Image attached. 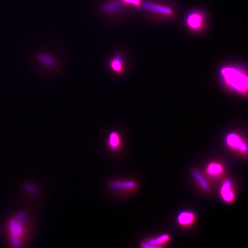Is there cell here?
Segmentation results:
<instances>
[{"label": "cell", "instance_id": "6da1fadb", "mask_svg": "<svg viewBox=\"0 0 248 248\" xmlns=\"http://www.w3.org/2000/svg\"><path fill=\"white\" fill-rule=\"evenodd\" d=\"M31 231V221L24 211L16 213L6 223L5 234L9 247L20 248L24 247Z\"/></svg>", "mask_w": 248, "mask_h": 248}, {"label": "cell", "instance_id": "7a4b0ae2", "mask_svg": "<svg viewBox=\"0 0 248 248\" xmlns=\"http://www.w3.org/2000/svg\"><path fill=\"white\" fill-rule=\"evenodd\" d=\"M221 74L226 85L241 93H247L248 88L247 75L243 71L234 67H224Z\"/></svg>", "mask_w": 248, "mask_h": 248}, {"label": "cell", "instance_id": "3957f363", "mask_svg": "<svg viewBox=\"0 0 248 248\" xmlns=\"http://www.w3.org/2000/svg\"><path fill=\"white\" fill-rule=\"evenodd\" d=\"M108 187L115 193L128 194L134 191L137 185L131 180H111L108 183Z\"/></svg>", "mask_w": 248, "mask_h": 248}, {"label": "cell", "instance_id": "277c9868", "mask_svg": "<svg viewBox=\"0 0 248 248\" xmlns=\"http://www.w3.org/2000/svg\"><path fill=\"white\" fill-rule=\"evenodd\" d=\"M226 143L229 147L235 149L242 153H247V145L243 141L240 136L235 133H231L228 135L226 139Z\"/></svg>", "mask_w": 248, "mask_h": 248}, {"label": "cell", "instance_id": "5b68a950", "mask_svg": "<svg viewBox=\"0 0 248 248\" xmlns=\"http://www.w3.org/2000/svg\"><path fill=\"white\" fill-rule=\"evenodd\" d=\"M170 240V235L164 234L156 238H151L141 244L142 248H160L163 247L164 245L168 243Z\"/></svg>", "mask_w": 248, "mask_h": 248}, {"label": "cell", "instance_id": "8992f818", "mask_svg": "<svg viewBox=\"0 0 248 248\" xmlns=\"http://www.w3.org/2000/svg\"><path fill=\"white\" fill-rule=\"evenodd\" d=\"M107 145L111 151H119L122 146V140L120 136L117 132H112L108 135Z\"/></svg>", "mask_w": 248, "mask_h": 248}, {"label": "cell", "instance_id": "52a82bcc", "mask_svg": "<svg viewBox=\"0 0 248 248\" xmlns=\"http://www.w3.org/2000/svg\"><path fill=\"white\" fill-rule=\"evenodd\" d=\"M203 18L202 15L199 12H194L189 15L187 18L188 26L193 30H198L202 26Z\"/></svg>", "mask_w": 248, "mask_h": 248}, {"label": "cell", "instance_id": "ba28073f", "mask_svg": "<svg viewBox=\"0 0 248 248\" xmlns=\"http://www.w3.org/2000/svg\"><path fill=\"white\" fill-rule=\"evenodd\" d=\"M221 194L222 199L226 202H232L234 199V193L232 188L231 181L226 180L223 184L221 189Z\"/></svg>", "mask_w": 248, "mask_h": 248}, {"label": "cell", "instance_id": "9c48e42d", "mask_svg": "<svg viewBox=\"0 0 248 248\" xmlns=\"http://www.w3.org/2000/svg\"><path fill=\"white\" fill-rule=\"evenodd\" d=\"M143 7L147 10L157 12V13L164 15H171L172 14L171 9L164 7V6L153 4V3H144Z\"/></svg>", "mask_w": 248, "mask_h": 248}, {"label": "cell", "instance_id": "30bf717a", "mask_svg": "<svg viewBox=\"0 0 248 248\" xmlns=\"http://www.w3.org/2000/svg\"><path fill=\"white\" fill-rule=\"evenodd\" d=\"M195 216L193 213L184 212L180 213L178 217L179 224L182 226H188L193 224Z\"/></svg>", "mask_w": 248, "mask_h": 248}, {"label": "cell", "instance_id": "8fae6325", "mask_svg": "<svg viewBox=\"0 0 248 248\" xmlns=\"http://www.w3.org/2000/svg\"><path fill=\"white\" fill-rule=\"evenodd\" d=\"M223 168L221 164L215 163H211L207 167V173L211 176H217L221 174Z\"/></svg>", "mask_w": 248, "mask_h": 248}, {"label": "cell", "instance_id": "7c38bea8", "mask_svg": "<svg viewBox=\"0 0 248 248\" xmlns=\"http://www.w3.org/2000/svg\"><path fill=\"white\" fill-rule=\"evenodd\" d=\"M193 175L195 179L197 180L198 183L201 185V187L204 189V190L207 191L209 190V186L207 182L204 180L203 176H202L201 173L198 170H194L193 171Z\"/></svg>", "mask_w": 248, "mask_h": 248}, {"label": "cell", "instance_id": "4fadbf2b", "mask_svg": "<svg viewBox=\"0 0 248 248\" xmlns=\"http://www.w3.org/2000/svg\"><path fill=\"white\" fill-rule=\"evenodd\" d=\"M120 7V4L119 2H113L110 3L109 4H108L105 7V9L107 11L111 12L116 9H119Z\"/></svg>", "mask_w": 248, "mask_h": 248}, {"label": "cell", "instance_id": "5bb4252c", "mask_svg": "<svg viewBox=\"0 0 248 248\" xmlns=\"http://www.w3.org/2000/svg\"><path fill=\"white\" fill-rule=\"evenodd\" d=\"M111 67L115 71H120L122 69V62L120 60V59H116L115 60L113 61L111 63Z\"/></svg>", "mask_w": 248, "mask_h": 248}, {"label": "cell", "instance_id": "9a60e30c", "mask_svg": "<svg viewBox=\"0 0 248 248\" xmlns=\"http://www.w3.org/2000/svg\"><path fill=\"white\" fill-rule=\"evenodd\" d=\"M40 60H41L43 62H44L45 63H46V64H48V65H52L54 64V62H52V61H51V60H50V59H49V58L48 57H46V56L45 55H42V56H40Z\"/></svg>", "mask_w": 248, "mask_h": 248}, {"label": "cell", "instance_id": "2e32d148", "mask_svg": "<svg viewBox=\"0 0 248 248\" xmlns=\"http://www.w3.org/2000/svg\"><path fill=\"white\" fill-rule=\"evenodd\" d=\"M123 1L128 3V4H131L136 6L140 5V0H123Z\"/></svg>", "mask_w": 248, "mask_h": 248}]
</instances>
